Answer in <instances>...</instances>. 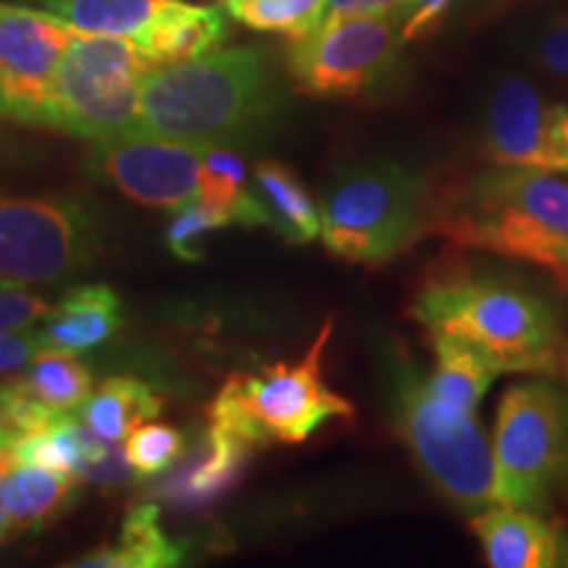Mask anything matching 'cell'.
Returning <instances> with one entry per match:
<instances>
[{
    "label": "cell",
    "instance_id": "1",
    "mask_svg": "<svg viewBox=\"0 0 568 568\" xmlns=\"http://www.w3.org/2000/svg\"><path fill=\"white\" fill-rule=\"evenodd\" d=\"M280 84L258 48L155 67L140 90V132L187 145H251L280 116Z\"/></svg>",
    "mask_w": 568,
    "mask_h": 568
},
{
    "label": "cell",
    "instance_id": "2",
    "mask_svg": "<svg viewBox=\"0 0 568 568\" xmlns=\"http://www.w3.org/2000/svg\"><path fill=\"white\" fill-rule=\"evenodd\" d=\"M432 224L450 243L542 268L568 293V180L495 166L435 203Z\"/></svg>",
    "mask_w": 568,
    "mask_h": 568
},
{
    "label": "cell",
    "instance_id": "3",
    "mask_svg": "<svg viewBox=\"0 0 568 568\" xmlns=\"http://www.w3.org/2000/svg\"><path fill=\"white\" fill-rule=\"evenodd\" d=\"M410 316L426 332L460 337L503 374H552L564 351L560 314L527 282L495 268H460L418 290Z\"/></svg>",
    "mask_w": 568,
    "mask_h": 568
},
{
    "label": "cell",
    "instance_id": "4",
    "mask_svg": "<svg viewBox=\"0 0 568 568\" xmlns=\"http://www.w3.org/2000/svg\"><path fill=\"white\" fill-rule=\"evenodd\" d=\"M324 247L351 264H387L432 224L435 203L418 172L393 159L353 161L326 182Z\"/></svg>",
    "mask_w": 568,
    "mask_h": 568
},
{
    "label": "cell",
    "instance_id": "5",
    "mask_svg": "<svg viewBox=\"0 0 568 568\" xmlns=\"http://www.w3.org/2000/svg\"><path fill=\"white\" fill-rule=\"evenodd\" d=\"M389 406L397 435L437 493L460 514L485 510L493 503V443L477 410L439 400L406 351L389 358Z\"/></svg>",
    "mask_w": 568,
    "mask_h": 568
},
{
    "label": "cell",
    "instance_id": "6",
    "mask_svg": "<svg viewBox=\"0 0 568 568\" xmlns=\"http://www.w3.org/2000/svg\"><path fill=\"white\" fill-rule=\"evenodd\" d=\"M332 335V318L297 364H274L258 374H232L213 397L211 422L253 447L303 443L332 418H351L353 406L332 393L322 376V355Z\"/></svg>",
    "mask_w": 568,
    "mask_h": 568
},
{
    "label": "cell",
    "instance_id": "7",
    "mask_svg": "<svg viewBox=\"0 0 568 568\" xmlns=\"http://www.w3.org/2000/svg\"><path fill=\"white\" fill-rule=\"evenodd\" d=\"M493 503L542 510L568 487V395L545 379L500 397L493 437Z\"/></svg>",
    "mask_w": 568,
    "mask_h": 568
},
{
    "label": "cell",
    "instance_id": "8",
    "mask_svg": "<svg viewBox=\"0 0 568 568\" xmlns=\"http://www.w3.org/2000/svg\"><path fill=\"white\" fill-rule=\"evenodd\" d=\"M148 71L132 38L77 30L55 69L51 126L90 142L140 132V90Z\"/></svg>",
    "mask_w": 568,
    "mask_h": 568
},
{
    "label": "cell",
    "instance_id": "9",
    "mask_svg": "<svg viewBox=\"0 0 568 568\" xmlns=\"http://www.w3.org/2000/svg\"><path fill=\"white\" fill-rule=\"evenodd\" d=\"M403 17H329L290 42L287 71L295 88L314 98H376L400 80Z\"/></svg>",
    "mask_w": 568,
    "mask_h": 568
},
{
    "label": "cell",
    "instance_id": "10",
    "mask_svg": "<svg viewBox=\"0 0 568 568\" xmlns=\"http://www.w3.org/2000/svg\"><path fill=\"white\" fill-rule=\"evenodd\" d=\"M101 247V213L84 195L0 201V280L51 284L90 266Z\"/></svg>",
    "mask_w": 568,
    "mask_h": 568
},
{
    "label": "cell",
    "instance_id": "11",
    "mask_svg": "<svg viewBox=\"0 0 568 568\" xmlns=\"http://www.w3.org/2000/svg\"><path fill=\"white\" fill-rule=\"evenodd\" d=\"M74 32L51 11L0 3V116L51 124L55 69Z\"/></svg>",
    "mask_w": 568,
    "mask_h": 568
},
{
    "label": "cell",
    "instance_id": "12",
    "mask_svg": "<svg viewBox=\"0 0 568 568\" xmlns=\"http://www.w3.org/2000/svg\"><path fill=\"white\" fill-rule=\"evenodd\" d=\"M481 151L495 166L568 174V109L545 101L524 77H506L487 101Z\"/></svg>",
    "mask_w": 568,
    "mask_h": 568
},
{
    "label": "cell",
    "instance_id": "13",
    "mask_svg": "<svg viewBox=\"0 0 568 568\" xmlns=\"http://www.w3.org/2000/svg\"><path fill=\"white\" fill-rule=\"evenodd\" d=\"M205 148L132 132L92 142L90 163L132 201L176 211L197 195Z\"/></svg>",
    "mask_w": 568,
    "mask_h": 568
},
{
    "label": "cell",
    "instance_id": "14",
    "mask_svg": "<svg viewBox=\"0 0 568 568\" xmlns=\"http://www.w3.org/2000/svg\"><path fill=\"white\" fill-rule=\"evenodd\" d=\"M471 531L493 568L564 566V537L537 510L489 503L471 516Z\"/></svg>",
    "mask_w": 568,
    "mask_h": 568
},
{
    "label": "cell",
    "instance_id": "15",
    "mask_svg": "<svg viewBox=\"0 0 568 568\" xmlns=\"http://www.w3.org/2000/svg\"><path fill=\"white\" fill-rule=\"evenodd\" d=\"M122 326V301L105 284H82L61 297L38 329L42 351L88 353L109 343Z\"/></svg>",
    "mask_w": 568,
    "mask_h": 568
},
{
    "label": "cell",
    "instance_id": "16",
    "mask_svg": "<svg viewBox=\"0 0 568 568\" xmlns=\"http://www.w3.org/2000/svg\"><path fill=\"white\" fill-rule=\"evenodd\" d=\"M226 38V17L213 6L174 0L134 40L148 67H172L216 51Z\"/></svg>",
    "mask_w": 568,
    "mask_h": 568
},
{
    "label": "cell",
    "instance_id": "17",
    "mask_svg": "<svg viewBox=\"0 0 568 568\" xmlns=\"http://www.w3.org/2000/svg\"><path fill=\"white\" fill-rule=\"evenodd\" d=\"M251 453L253 445L247 439L211 422L197 453L169 479V485L161 487V493L180 506H205L230 493Z\"/></svg>",
    "mask_w": 568,
    "mask_h": 568
},
{
    "label": "cell",
    "instance_id": "18",
    "mask_svg": "<svg viewBox=\"0 0 568 568\" xmlns=\"http://www.w3.org/2000/svg\"><path fill=\"white\" fill-rule=\"evenodd\" d=\"M432 364L426 382L439 400L458 410H477L481 397L503 372L485 353L460 337L432 332Z\"/></svg>",
    "mask_w": 568,
    "mask_h": 568
},
{
    "label": "cell",
    "instance_id": "19",
    "mask_svg": "<svg viewBox=\"0 0 568 568\" xmlns=\"http://www.w3.org/2000/svg\"><path fill=\"white\" fill-rule=\"evenodd\" d=\"M255 195L264 203L268 226L287 243L308 245L322 234V209L301 176L284 163L266 159L255 166Z\"/></svg>",
    "mask_w": 568,
    "mask_h": 568
},
{
    "label": "cell",
    "instance_id": "20",
    "mask_svg": "<svg viewBox=\"0 0 568 568\" xmlns=\"http://www.w3.org/2000/svg\"><path fill=\"white\" fill-rule=\"evenodd\" d=\"M163 397L134 376H111L77 408L80 422L109 443H124L138 426L161 414Z\"/></svg>",
    "mask_w": 568,
    "mask_h": 568
},
{
    "label": "cell",
    "instance_id": "21",
    "mask_svg": "<svg viewBox=\"0 0 568 568\" xmlns=\"http://www.w3.org/2000/svg\"><path fill=\"white\" fill-rule=\"evenodd\" d=\"M182 560V548L163 535L159 508L145 503L124 518L116 545L88 552L74 566L82 568H166Z\"/></svg>",
    "mask_w": 568,
    "mask_h": 568
},
{
    "label": "cell",
    "instance_id": "22",
    "mask_svg": "<svg viewBox=\"0 0 568 568\" xmlns=\"http://www.w3.org/2000/svg\"><path fill=\"white\" fill-rule=\"evenodd\" d=\"M197 197L213 209L224 211L234 224L268 226L264 203L255 195V187H247L245 161L232 148H205Z\"/></svg>",
    "mask_w": 568,
    "mask_h": 568
},
{
    "label": "cell",
    "instance_id": "23",
    "mask_svg": "<svg viewBox=\"0 0 568 568\" xmlns=\"http://www.w3.org/2000/svg\"><path fill=\"white\" fill-rule=\"evenodd\" d=\"M80 477L51 471V468L17 464L6 477L3 503L9 510L11 529H32L59 514L63 503L74 495Z\"/></svg>",
    "mask_w": 568,
    "mask_h": 568
},
{
    "label": "cell",
    "instance_id": "24",
    "mask_svg": "<svg viewBox=\"0 0 568 568\" xmlns=\"http://www.w3.org/2000/svg\"><path fill=\"white\" fill-rule=\"evenodd\" d=\"M40 3L80 32L138 38L174 0H40Z\"/></svg>",
    "mask_w": 568,
    "mask_h": 568
},
{
    "label": "cell",
    "instance_id": "25",
    "mask_svg": "<svg viewBox=\"0 0 568 568\" xmlns=\"http://www.w3.org/2000/svg\"><path fill=\"white\" fill-rule=\"evenodd\" d=\"M27 382L59 414H74L92 393V372L74 353L40 351L32 358Z\"/></svg>",
    "mask_w": 568,
    "mask_h": 568
},
{
    "label": "cell",
    "instance_id": "26",
    "mask_svg": "<svg viewBox=\"0 0 568 568\" xmlns=\"http://www.w3.org/2000/svg\"><path fill=\"white\" fill-rule=\"evenodd\" d=\"M224 11L255 32H274L297 40L316 30L326 0H222Z\"/></svg>",
    "mask_w": 568,
    "mask_h": 568
},
{
    "label": "cell",
    "instance_id": "27",
    "mask_svg": "<svg viewBox=\"0 0 568 568\" xmlns=\"http://www.w3.org/2000/svg\"><path fill=\"white\" fill-rule=\"evenodd\" d=\"M63 416L69 414H59L40 400L27 376H17V379L0 385V435L11 445H17L21 437L51 429Z\"/></svg>",
    "mask_w": 568,
    "mask_h": 568
},
{
    "label": "cell",
    "instance_id": "28",
    "mask_svg": "<svg viewBox=\"0 0 568 568\" xmlns=\"http://www.w3.org/2000/svg\"><path fill=\"white\" fill-rule=\"evenodd\" d=\"M234 224L224 211L213 209V205L203 203L201 197H193L190 203H184L182 209H176V216L172 219L166 230V247L172 251L176 258L187 261V264H195L201 261L203 240L209 237L211 232L224 230V226Z\"/></svg>",
    "mask_w": 568,
    "mask_h": 568
},
{
    "label": "cell",
    "instance_id": "29",
    "mask_svg": "<svg viewBox=\"0 0 568 568\" xmlns=\"http://www.w3.org/2000/svg\"><path fill=\"white\" fill-rule=\"evenodd\" d=\"M124 443V456L138 477L166 471L184 456V435L166 424H142Z\"/></svg>",
    "mask_w": 568,
    "mask_h": 568
},
{
    "label": "cell",
    "instance_id": "30",
    "mask_svg": "<svg viewBox=\"0 0 568 568\" xmlns=\"http://www.w3.org/2000/svg\"><path fill=\"white\" fill-rule=\"evenodd\" d=\"M51 305L40 297L21 293L19 284L0 280V329H27L40 318H45Z\"/></svg>",
    "mask_w": 568,
    "mask_h": 568
},
{
    "label": "cell",
    "instance_id": "31",
    "mask_svg": "<svg viewBox=\"0 0 568 568\" xmlns=\"http://www.w3.org/2000/svg\"><path fill=\"white\" fill-rule=\"evenodd\" d=\"M535 59L542 69L558 77H568V11L560 13L539 32L535 42Z\"/></svg>",
    "mask_w": 568,
    "mask_h": 568
},
{
    "label": "cell",
    "instance_id": "32",
    "mask_svg": "<svg viewBox=\"0 0 568 568\" xmlns=\"http://www.w3.org/2000/svg\"><path fill=\"white\" fill-rule=\"evenodd\" d=\"M456 3L458 0H422L414 11H408V17L403 19V40H406V45L437 32L443 21L450 17V11L456 9Z\"/></svg>",
    "mask_w": 568,
    "mask_h": 568
},
{
    "label": "cell",
    "instance_id": "33",
    "mask_svg": "<svg viewBox=\"0 0 568 568\" xmlns=\"http://www.w3.org/2000/svg\"><path fill=\"white\" fill-rule=\"evenodd\" d=\"M40 351L38 332L0 329V372H21Z\"/></svg>",
    "mask_w": 568,
    "mask_h": 568
},
{
    "label": "cell",
    "instance_id": "34",
    "mask_svg": "<svg viewBox=\"0 0 568 568\" xmlns=\"http://www.w3.org/2000/svg\"><path fill=\"white\" fill-rule=\"evenodd\" d=\"M408 0H326L324 19L329 17H379V13H400L406 17Z\"/></svg>",
    "mask_w": 568,
    "mask_h": 568
},
{
    "label": "cell",
    "instance_id": "35",
    "mask_svg": "<svg viewBox=\"0 0 568 568\" xmlns=\"http://www.w3.org/2000/svg\"><path fill=\"white\" fill-rule=\"evenodd\" d=\"M17 450H13L11 443H0V487H3L6 477H9V471L13 466H17Z\"/></svg>",
    "mask_w": 568,
    "mask_h": 568
},
{
    "label": "cell",
    "instance_id": "36",
    "mask_svg": "<svg viewBox=\"0 0 568 568\" xmlns=\"http://www.w3.org/2000/svg\"><path fill=\"white\" fill-rule=\"evenodd\" d=\"M9 531H11V518H9V510H6L3 493H0V542L9 537Z\"/></svg>",
    "mask_w": 568,
    "mask_h": 568
},
{
    "label": "cell",
    "instance_id": "37",
    "mask_svg": "<svg viewBox=\"0 0 568 568\" xmlns=\"http://www.w3.org/2000/svg\"><path fill=\"white\" fill-rule=\"evenodd\" d=\"M564 364H566V376H568V347H566V355H564Z\"/></svg>",
    "mask_w": 568,
    "mask_h": 568
},
{
    "label": "cell",
    "instance_id": "38",
    "mask_svg": "<svg viewBox=\"0 0 568 568\" xmlns=\"http://www.w3.org/2000/svg\"><path fill=\"white\" fill-rule=\"evenodd\" d=\"M0 443H9V439H6L3 435H0Z\"/></svg>",
    "mask_w": 568,
    "mask_h": 568
}]
</instances>
